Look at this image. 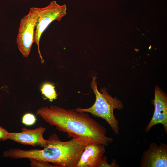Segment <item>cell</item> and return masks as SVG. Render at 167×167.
<instances>
[{
  "mask_svg": "<svg viewBox=\"0 0 167 167\" xmlns=\"http://www.w3.org/2000/svg\"><path fill=\"white\" fill-rule=\"evenodd\" d=\"M105 147L96 143L87 144L75 167H99L106 151Z\"/></svg>",
  "mask_w": 167,
  "mask_h": 167,
  "instance_id": "obj_9",
  "label": "cell"
},
{
  "mask_svg": "<svg viewBox=\"0 0 167 167\" xmlns=\"http://www.w3.org/2000/svg\"><path fill=\"white\" fill-rule=\"evenodd\" d=\"M38 16L35 26L34 42L37 45L41 62L44 61L41 56L39 42L43 33L48 26L54 20L59 21L66 14L67 7L65 4L59 5L55 1L51 2L47 6L42 8L35 7Z\"/></svg>",
  "mask_w": 167,
  "mask_h": 167,
  "instance_id": "obj_4",
  "label": "cell"
},
{
  "mask_svg": "<svg viewBox=\"0 0 167 167\" xmlns=\"http://www.w3.org/2000/svg\"><path fill=\"white\" fill-rule=\"evenodd\" d=\"M9 132L5 129L0 126V140L5 141L8 139Z\"/></svg>",
  "mask_w": 167,
  "mask_h": 167,
  "instance_id": "obj_14",
  "label": "cell"
},
{
  "mask_svg": "<svg viewBox=\"0 0 167 167\" xmlns=\"http://www.w3.org/2000/svg\"><path fill=\"white\" fill-rule=\"evenodd\" d=\"M46 129L42 126L34 129L24 127L20 132H8V139L23 145L39 146L44 148L51 142L49 138L48 140L43 138V135Z\"/></svg>",
  "mask_w": 167,
  "mask_h": 167,
  "instance_id": "obj_6",
  "label": "cell"
},
{
  "mask_svg": "<svg viewBox=\"0 0 167 167\" xmlns=\"http://www.w3.org/2000/svg\"><path fill=\"white\" fill-rule=\"evenodd\" d=\"M140 167H167V144L158 146L151 143L149 148L143 152L140 163Z\"/></svg>",
  "mask_w": 167,
  "mask_h": 167,
  "instance_id": "obj_8",
  "label": "cell"
},
{
  "mask_svg": "<svg viewBox=\"0 0 167 167\" xmlns=\"http://www.w3.org/2000/svg\"><path fill=\"white\" fill-rule=\"evenodd\" d=\"M36 115L55 126L58 131L67 133L69 137L87 144L96 143L105 147L113 141L112 138L106 135V128L86 112L51 105L38 109Z\"/></svg>",
  "mask_w": 167,
  "mask_h": 167,
  "instance_id": "obj_1",
  "label": "cell"
},
{
  "mask_svg": "<svg viewBox=\"0 0 167 167\" xmlns=\"http://www.w3.org/2000/svg\"><path fill=\"white\" fill-rule=\"evenodd\" d=\"M106 156H103L102 157L100 164L99 167H118L119 165L117 164L115 159H113L110 164H109L107 162Z\"/></svg>",
  "mask_w": 167,
  "mask_h": 167,
  "instance_id": "obj_13",
  "label": "cell"
},
{
  "mask_svg": "<svg viewBox=\"0 0 167 167\" xmlns=\"http://www.w3.org/2000/svg\"><path fill=\"white\" fill-rule=\"evenodd\" d=\"M38 16L35 7L30 9L28 13L21 20L16 39L18 48L23 56L27 58L34 42V33Z\"/></svg>",
  "mask_w": 167,
  "mask_h": 167,
  "instance_id": "obj_5",
  "label": "cell"
},
{
  "mask_svg": "<svg viewBox=\"0 0 167 167\" xmlns=\"http://www.w3.org/2000/svg\"><path fill=\"white\" fill-rule=\"evenodd\" d=\"M49 138L50 142L42 149L11 148L4 151L3 156L12 159H38L54 164L59 167H75L87 144L73 138L62 141L55 134Z\"/></svg>",
  "mask_w": 167,
  "mask_h": 167,
  "instance_id": "obj_2",
  "label": "cell"
},
{
  "mask_svg": "<svg viewBox=\"0 0 167 167\" xmlns=\"http://www.w3.org/2000/svg\"><path fill=\"white\" fill-rule=\"evenodd\" d=\"M32 167H59L57 165H53L49 162L35 159H29Z\"/></svg>",
  "mask_w": 167,
  "mask_h": 167,
  "instance_id": "obj_11",
  "label": "cell"
},
{
  "mask_svg": "<svg viewBox=\"0 0 167 167\" xmlns=\"http://www.w3.org/2000/svg\"><path fill=\"white\" fill-rule=\"evenodd\" d=\"M153 103L155 109L152 117L145 128V131L148 133L154 125L161 124L165 134H167V95L158 87L155 89Z\"/></svg>",
  "mask_w": 167,
  "mask_h": 167,
  "instance_id": "obj_7",
  "label": "cell"
},
{
  "mask_svg": "<svg viewBox=\"0 0 167 167\" xmlns=\"http://www.w3.org/2000/svg\"><path fill=\"white\" fill-rule=\"evenodd\" d=\"M36 118L35 116L31 113H25L23 116L22 122L24 125L31 126L34 124L36 122Z\"/></svg>",
  "mask_w": 167,
  "mask_h": 167,
  "instance_id": "obj_12",
  "label": "cell"
},
{
  "mask_svg": "<svg viewBox=\"0 0 167 167\" xmlns=\"http://www.w3.org/2000/svg\"><path fill=\"white\" fill-rule=\"evenodd\" d=\"M55 86L53 84L46 82L41 86V91L42 94L50 101H52L57 98L58 95L55 89Z\"/></svg>",
  "mask_w": 167,
  "mask_h": 167,
  "instance_id": "obj_10",
  "label": "cell"
},
{
  "mask_svg": "<svg viewBox=\"0 0 167 167\" xmlns=\"http://www.w3.org/2000/svg\"><path fill=\"white\" fill-rule=\"evenodd\" d=\"M96 76L92 77L90 84L96 97L94 104L90 107L82 108L79 107L74 110L76 112L90 113L95 117L101 118L109 124L113 132L119 134V122L113 113L115 109L120 110L123 107L122 102L116 97L114 98L109 95L105 87L101 88L100 91L97 89Z\"/></svg>",
  "mask_w": 167,
  "mask_h": 167,
  "instance_id": "obj_3",
  "label": "cell"
}]
</instances>
